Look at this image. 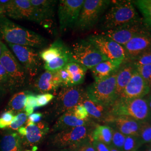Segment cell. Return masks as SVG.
<instances>
[{
  "label": "cell",
  "mask_w": 151,
  "mask_h": 151,
  "mask_svg": "<svg viewBox=\"0 0 151 151\" xmlns=\"http://www.w3.org/2000/svg\"><path fill=\"white\" fill-rule=\"evenodd\" d=\"M0 37L7 44L40 48L47 44L42 36L11 22L5 16L0 17Z\"/></svg>",
  "instance_id": "obj_1"
},
{
  "label": "cell",
  "mask_w": 151,
  "mask_h": 151,
  "mask_svg": "<svg viewBox=\"0 0 151 151\" xmlns=\"http://www.w3.org/2000/svg\"><path fill=\"white\" fill-rule=\"evenodd\" d=\"M109 9L102 19L101 27L104 31L114 30L128 25L140 19L131 1H118Z\"/></svg>",
  "instance_id": "obj_2"
},
{
  "label": "cell",
  "mask_w": 151,
  "mask_h": 151,
  "mask_svg": "<svg viewBox=\"0 0 151 151\" xmlns=\"http://www.w3.org/2000/svg\"><path fill=\"white\" fill-rule=\"evenodd\" d=\"M109 115L113 117L128 116L139 122H147L151 119L146 97L130 100L118 98L110 108Z\"/></svg>",
  "instance_id": "obj_3"
},
{
  "label": "cell",
  "mask_w": 151,
  "mask_h": 151,
  "mask_svg": "<svg viewBox=\"0 0 151 151\" xmlns=\"http://www.w3.org/2000/svg\"><path fill=\"white\" fill-rule=\"evenodd\" d=\"M118 70L108 78L95 81L90 85L85 90L87 96L95 103L106 108H111L118 98L116 91Z\"/></svg>",
  "instance_id": "obj_4"
},
{
  "label": "cell",
  "mask_w": 151,
  "mask_h": 151,
  "mask_svg": "<svg viewBox=\"0 0 151 151\" xmlns=\"http://www.w3.org/2000/svg\"><path fill=\"white\" fill-rule=\"evenodd\" d=\"M91 128L88 123L58 132L51 138L52 145L59 149L75 151L87 140L91 139ZM92 142V141H91Z\"/></svg>",
  "instance_id": "obj_5"
},
{
  "label": "cell",
  "mask_w": 151,
  "mask_h": 151,
  "mask_svg": "<svg viewBox=\"0 0 151 151\" xmlns=\"http://www.w3.org/2000/svg\"><path fill=\"white\" fill-rule=\"evenodd\" d=\"M111 3L108 0H85L76 23V29L86 31L94 27Z\"/></svg>",
  "instance_id": "obj_6"
},
{
  "label": "cell",
  "mask_w": 151,
  "mask_h": 151,
  "mask_svg": "<svg viewBox=\"0 0 151 151\" xmlns=\"http://www.w3.org/2000/svg\"><path fill=\"white\" fill-rule=\"evenodd\" d=\"M70 50L75 62L87 70H91L100 62L108 60L87 40L76 42L73 44Z\"/></svg>",
  "instance_id": "obj_7"
},
{
  "label": "cell",
  "mask_w": 151,
  "mask_h": 151,
  "mask_svg": "<svg viewBox=\"0 0 151 151\" xmlns=\"http://www.w3.org/2000/svg\"><path fill=\"white\" fill-rule=\"evenodd\" d=\"M2 65L9 76L11 91L17 90L24 86L27 80V73L15 55L5 44H2V53L0 58Z\"/></svg>",
  "instance_id": "obj_8"
},
{
  "label": "cell",
  "mask_w": 151,
  "mask_h": 151,
  "mask_svg": "<svg viewBox=\"0 0 151 151\" xmlns=\"http://www.w3.org/2000/svg\"><path fill=\"white\" fill-rule=\"evenodd\" d=\"M101 34L124 46L135 37L143 35H151V27L146 24L143 19L140 18L138 20L122 27L104 31Z\"/></svg>",
  "instance_id": "obj_9"
},
{
  "label": "cell",
  "mask_w": 151,
  "mask_h": 151,
  "mask_svg": "<svg viewBox=\"0 0 151 151\" xmlns=\"http://www.w3.org/2000/svg\"><path fill=\"white\" fill-rule=\"evenodd\" d=\"M86 91L80 86L63 87L55 100L54 113L56 116L73 109L82 104L85 96Z\"/></svg>",
  "instance_id": "obj_10"
},
{
  "label": "cell",
  "mask_w": 151,
  "mask_h": 151,
  "mask_svg": "<svg viewBox=\"0 0 151 151\" xmlns=\"http://www.w3.org/2000/svg\"><path fill=\"white\" fill-rule=\"evenodd\" d=\"M108 60L124 62L126 54L124 47L102 34L93 35L87 39Z\"/></svg>",
  "instance_id": "obj_11"
},
{
  "label": "cell",
  "mask_w": 151,
  "mask_h": 151,
  "mask_svg": "<svg viewBox=\"0 0 151 151\" xmlns=\"http://www.w3.org/2000/svg\"><path fill=\"white\" fill-rule=\"evenodd\" d=\"M12 53L31 77L37 75L40 70V57L34 49L27 46L8 44Z\"/></svg>",
  "instance_id": "obj_12"
},
{
  "label": "cell",
  "mask_w": 151,
  "mask_h": 151,
  "mask_svg": "<svg viewBox=\"0 0 151 151\" xmlns=\"http://www.w3.org/2000/svg\"><path fill=\"white\" fill-rule=\"evenodd\" d=\"M84 2V0L60 1L58 15L60 30H65L75 25Z\"/></svg>",
  "instance_id": "obj_13"
},
{
  "label": "cell",
  "mask_w": 151,
  "mask_h": 151,
  "mask_svg": "<svg viewBox=\"0 0 151 151\" xmlns=\"http://www.w3.org/2000/svg\"><path fill=\"white\" fill-rule=\"evenodd\" d=\"M5 15L12 19H25L37 22L35 10L30 0H0Z\"/></svg>",
  "instance_id": "obj_14"
},
{
  "label": "cell",
  "mask_w": 151,
  "mask_h": 151,
  "mask_svg": "<svg viewBox=\"0 0 151 151\" xmlns=\"http://www.w3.org/2000/svg\"><path fill=\"white\" fill-rule=\"evenodd\" d=\"M151 91L150 87L135 70L130 81L118 98L127 100L143 98L147 96Z\"/></svg>",
  "instance_id": "obj_15"
},
{
  "label": "cell",
  "mask_w": 151,
  "mask_h": 151,
  "mask_svg": "<svg viewBox=\"0 0 151 151\" xmlns=\"http://www.w3.org/2000/svg\"><path fill=\"white\" fill-rule=\"evenodd\" d=\"M26 135L22 137V144L25 147H37L45 138L49 131L48 124L45 122H40L37 124H26Z\"/></svg>",
  "instance_id": "obj_16"
},
{
  "label": "cell",
  "mask_w": 151,
  "mask_h": 151,
  "mask_svg": "<svg viewBox=\"0 0 151 151\" xmlns=\"http://www.w3.org/2000/svg\"><path fill=\"white\" fill-rule=\"evenodd\" d=\"M124 47L126 60L131 62L151 48V35H139L132 38Z\"/></svg>",
  "instance_id": "obj_17"
},
{
  "label": "cell",
  "mask_w": 151,
  "mask_h": 151,
  "mask_svg": "<svg viewBox=\"0 0 151 151\" xmlns=\"http://www.w3.org/2000/svg\"><path fill=\"white\" fill-rule=\"evenodd\" d=\"M113 123L116 130L125 136H138L140 122L128 116L113 117L110 115L106 120Z\"/></svg>",
  "instance_id": "obj_18"
},
{
  "label": "cell",
  "mask_w": 151,
  "mask_h": 151,
  "mask_svg": "<svg viewBox=\"0 0 151 151\" xmlns=\"http://www.w3.org/2000/svg\"><path fill=\"white\" fill-rule=\"evenodd\" d=\"M61 86V81L57 72L46 70L35 82V89L42 93L57 90Z\"/></svg>",
  "instance_id": "obj_19"
},
{
  "label": "cell",
  "mask_w": 151,
  "mask_h": 151,
  "mask_svg": "<svg viewBox=\"0 0 151 151\" xmlns=\"http://www.w3.org/2000/svg\"><path fill=\"white\" fill-rule=\"evenodd\" d=\"M88 124L86 120L77 119L73 113V110H68L62 114L56 123H55L52 131L53 132H59L64 130L75 128Z\"/></svg>",
  "instance_id": "obj_20"
},
{
  "label": "cell",
  "mask_w": 151,
  "mask_h": 151,
  "mask_svg": "<svg viewBox=\"0 0 151 151\" xmlns=\"http://www.w3.org/2000/svg\"><path fill=\"white\" fill-rule=\"evenodd\" d=\"M123 63L110 60L100 62L90 70L95 81L102 80L113 75L119 70V67Z\"/></svg>",
  "instance_id": "obj_21"
},
{
  "label": "cell",
  "mask_w": 151,
  "mask_h": 151,
  "mask_svg": "<svg viewBox=\"0 0 151 151\" xmlns=\"http://www.w3.org/2000/svg\"><path fill=\"white\" fill-rule=\"evenodd\" d=\"M34 7L37 17V22L40 23L51 18L54 14L56 1L30 0Z\"/></svg>",
  "instance_id": "obj_22"
},
{
  "label": "cell",
  "mask_w": 151,
  "mask_h": 151,
  "mask_svg": "<svg viewBox=\"0 0 151 151\" xmlns=\"http://www.w3.org/2000/svg\"><path fill=\"white\" fill-rule=\"evenodd\" d=\"M135 70V65L127 60L119 67L116 79V91L118 97L129 82Z\"/></svg>",
  "instance_id": "obj_23"
},
{
  "label": "cell",
  "mask_w": 151,
  "mask_h": 151,
  "mask_svg": "<svg viewBox=\"0 0 151 151\" xmlns=\"http://www.w3.org/2000/svg\"><path fill=\"white\" fill-rule=\"evenodd\" d=\"M82 104L86 109L88 115L99 120L106 121L109 116L110 108H106L101 105L91 101L87 96L86 93Z\"/></svg>",
  "instance_id": "obj_24"
},
{
  "label": "cell",
  "mask_w": 151,
  "mask_h": 151,
  "mask_svg": "<svg viewBox=\"0 0 151 151\" xmlns=\"http://www.w3.org/2000/svg\"><path fill=\"white\" fill-rule=\"evenodd\" d=\"M65 69L70 77V86H79L85 80L87 70L76 62H70L65 65Z\"/></svg>",
  "instance_id": "obj_25"
},
{
  "label": "cell",
  "mask_w": 151,
  "mask_h": 151,
  "mask_svg": "<svg viewBox=\"0 0 151 151\" xmlns=\"http://www.w3.org/2000/svg\"><path fill=\"white\" fill-rule=\"evenodd\" d=\"M68 48L62 40H57L48 48L43 50L40 54V57L45 63H48L62 55Z\"/></svg>",
  "instance_id": "obj_26"
},
{
  "label": "cell",
  "mask_w": 151,
  "mask_h": 151,
  "mask_svg": "<svg viewBox=\"0 0 151 151\" xmlns=\"http://www.w3.org/2000/svg\"><path fill=\"white\" fill-rule=\"evenodd\" d=\"M21 137L16 133H8L0 141V151H22Z\"/></svg>",
  "instance_id": "obj_27"
},
{
  "label": "cell",
  "mask_w": 151,
  "mask_h": 151,
  "mask_svg": "<svg viewBox=\"0 0 151 151\" xmlns=\"http://www.w3.org/2000/svg\"><path fill=\"white\" fill-rule=\"evenodd\" d=\"M72 62H75V60L73 58L71 50L68 48L63 54L55 59L48 63H45L44 68L48 71L55 72L65 68L66 65Z\"/></svg>",
  "instance_id": "obj_28"
},
{
  "label": "cell",
  "mask_w": 151,
  "mask_h": 151,
  "mask_svg": "<svg viewBox=\"0 0 151 151\" xmlns=\"http://www.w3.org/2000/svg\"><path fill=\"white\" fill-rule=\"evenodd\" d=\"M29 92L28 91H23L15 93L9 102L8 110L17 114L23 113L25 111L27 95Z\"/></svg>",
  "instance_id": "obj_29"
},
{
  "label": "cell",
  "mask_w": 151,
  "mask_h": 151,
  "mask_svg": "<svg viewBox=\"0 0 151 151\" xmlns=\"http://www.w3.org/2000/svg\"><path fill=\"white\" fill-rule=\"evenodd\" d=\"M113 137V129L107 125H97L92 132L91 141H98L111 146Z\"/></svg>",
  "instance_id": "obj_30"
},
{
  "label": "cell",
  "mask_w": 151,
  "mask_h": 151,
  "mask_svg": "<svg viewBox=\"0 0 151 151\" xmlns=\"http://www.w3.org/2000/svg\"><path fill=\"white\" fill-rule=\"evenodd\" d=\"M143 16V20L151 27V0H137L133 1Z\"/></svg>",
  "instance_id": "obj_31"
},
{
  "label": "cell",
  "mask_w": 151,
  "mask_h": 151,
  "mask_svg": "<svg viewBox=\"0 0 151 151\" xmlns=\"http://www.w3.org/2000/svg\"><path fill=\"white\" fill-rule=\"evenodd\" d=\"M139 138L142 144L151 142V123L148 121L140 122L138 133Z\"/></svg>",
  "instance_id": "obj_32"
},
{
  "label": "cell",
  "mask_w": 151,
  "mask_h": 151,
  "mask_svg": "<svg viewBox=\"0 0 151 151\" xmlns=\"http://www.w3.org/2000/svg\"><path fill=\"white\" fill-rule=\"evenodd\" d=\"M142 145L143 144L138 136H126L122 151H137Z\"/></svg>",
  "instance_id": "obj_33"
},
{
  "label": "cell",
  "mask_w": 151,
  "mask_h": 151,
  "mask_svg": "<svg viewBox=\"0 0 151 151\" xmlns=\"http://www.w3.org/2000/svg\"><path fill=\"white\" fill-rule=\"evenodd\" d=\"M137 70L151 89V65L135 66Z\"/></svg>",
  "instance_id": "obj_34"
},
{
  "label": "cell",
  "mask_w": 151,
  "mask_h": 151,
  "mask_svg": "<svg viewBox=\"0 0 151 151\" xmlns=\"http://www.w3.org/2000/svg\"><path fill=\"white\" fill-rule=\"evenodd\" d=\"M38 108L37 104V96L35 95L32 92L30 91L27 94V103L25 105V113L29 116L32 114L36 108Z\"/></svg>",
  "instance_id": "obj_35"
},
{
  "label": "cell",
  "mask_w": 151,
  "mask_h": 151,
  "mask_svg": "<svg viewBox=\"0 0 151 151\" xmlns=\"http://www.w3.org/2000/svg\"><path fill=\"white\" fill-rule=\"evenodd\" d=\"M126 136L116 130L113 129V137L111 146L122 151Z\"/></svg>",
  "instance_id": "obj_36"
},
{
  "label": "cell",
  "mask_w": 151,
  "mask_h": 151,
  "mask_svg": "<svg viewBox=\"0 0 151 151\" xmlns=\"http://www.w3.org/2000/svg\"><path fill=\"white\" fill-rule=\"evenodd\" d=\"M135 66L151 65V48L140 54L135 60L131 61Z\"/></svg>",
  "instance_id": "obj_37"
},
{
  "label": "cell",
  "mask_w": 151,
  "mask_h": 151,
  "mask_svg": "<svg viewBox=\"0 0 151 151\" xmlns=\"http://www.w3.org/2000/svg\"><path fill=\"white\" fill-rule=\"evenodd\" d=\"M14 114L11 111H6L1 114L0 116V129H5L13 122L15 118Z\"/></svg>",
  "instance_id": "obj_38"
},
{
  "label": "cell",
  "mask_w": 151,
  "mask_h": 151,
  "mask_svg": "<svg viewBox=\"0 0 151 151\" xmlns=\"http://www.w3.org/2000/svg\"><path fill=\"white\" fill-rule=\"evenodd\" d=\"M27 116L25 113L17 114L15 116L13 122L9 127V128L12 130H18L22 127L27 121Z\"/></svg>",
  "instance_id": "obj_39"
},
{
  "label": "cell",
  "mask_w": 151,
  "mask_h": 151,
  "mask_svg": "<svg viewBox=\"0 0 151 151\" xmlns=\"http://www.w3.org/2000/svg\"><path fill=\"white\" fill-rule=\"evenodd\" d=\"M0 83L6 90H11V83L6 70L0 63Z\"/></svg>",
  "instance_id": "obj_40"
},
{
  "label": "cell",
  "mask_w": 151,
  "mask_h": 151,
  "mask_svg": "<svg viewBox=\"0 0 151 151\" xmlns=\"http://www.w3.org/2000/svg\"><path fill=\"white\" fill-rule=\"evenodd\" d=\"M74 115L77 119L86 120L88 117V113L86 109L82 104H79L73 109Z\"/></svg>",
  "instance_id": "obj_41"
},
{
  "label": "cell",
  "mask_w": 151,
  "mask_h": 151,
  "mask_svg": "<svg viewBox=\"0 0 151 151\" xmlns=\"http://www.w3.org/2000/svg\"><path fill=\"white\" fill-rule=\"evenodd\" d=\"M54 98V95L49 93H42L37 95L38 108L46 106Z\"/></svg>",
  "instance_id": "obj_42"
},
{
  "label": "cell",
  "mask_w": 151,
  "mask_h": 151,
  "mask_svg": "<svg viewBox=\"0 0 151 151\" xmlns=\"http://www.w3.org/2000/svg\"><path fill=\"white\" fill-rule=\"evenodd\" d=\"M57 72L61 81V86L63 87L70 86V76L65 68Z\"/></svg>",
  "instance_id": "obj_43"
},
{
  "label": "cell",
  "mask_w": 151,
  "mask_h": 151,
  "mask_svg": "<svg viewBox=\"0 0 151 151\" xmlns=\"http://www.w3.org/2000/svg\"><path fill=\"white\" fill-rule=\"evenodd\" d=\"M42 116V114L40 113H32L28 116V119L26 122V124H37L40 122Z\"/></svg>",
  "instance_id": "obj_44"
},
{
  "label": "cell",
  "mask_w": 151,
  "mask_h": 151,
  "mask_svg": "<svg viewBox=\"0 0 151 151\" xmlns=\"http://www.w3.org/2000/svg\"><path fill=\"white\" fill-rule=\"evenodd\" d=\"M92 146L96 151H110V146H108L98 141H92Z\"/></svg>",
  "instance_id": "obj_45"
},
{
  "label": "cell",
  "mask_w": 151,
  "mask_h": 151,
  "mask_svg": "<svg viewBox=\"0 0 151 151\" xmlns=\"http://www.w3.org/2000/svg\"><path fill=\"white\" fill-rule=\"evenodd\" d=\"M75 151H96L93 146H92V142L90 140H87L83 143L82 145L78 147Z\"/></svg>",
  "instance_id": "obj_46"
},
{
  "label": "cell",
  "mask_w": 151,
  "mask_h": 151,
  "mask_svg": "<svg viewBox=\"0 0 151 151\" xmlns=\"http://www.w3.org/2000/svg\"><path fill=\"white\" fill-rule=\"evenodd\" d=\"M17 131H18L19 134L21 135L20 137H24L25 135H26L27 128L25 127H22L17 130Z\"/></svg>",
  "instance_id": "obj_47"
},
{
  "label": "cell",
  "mask_w": 151,
  "mask_h": 151,
  "mask_svg": "<svg viewBox=\"0 0 151 151\" xmlns=\"http://www.w3.org/2000/svg\"><path fill=\"white\" fill-rule=\"evenodd\" d=\"M147 102H148V107H149V109H150V114H151V91L150 93L147 96V97H146Z\"/></svg>",
  "instance_id": "obj_48"
},
{
  "label": "cell",
  "mask_w": 151,
  "mask_h": 151,
  "mask_svg": "<svg viewBox=\"0 0 151 151\" xmlns=\"http://www.w3.org/2000/svg\"><path fill=\"white\" fill-rule=\"evenodd\" d=\"M5 11L3 6L0 4V17L2 16H5Z\"/></svg>",
  "instance_id": "obj_49"
},
{
  "label": "cell",
  "mask_w": 151,
  "mask_h": 151,
  "mask_svg": "<svg viewBox=\"0 0 151 151\" xmlns=\"http://www.w3.org/2000/svg\"><path fill=\"white\" fill-rule=\"evenodd\" d=\"M7 91L5 89L2 87L1 84L0 83V96H2L4 93H5Z\"/></svg>",
  "instance_id": "obj_50"
},
{
  "label": "cell",
  "mask_w": 151,
  "mask_h": 151,
  "mask_svg": "<svg viewBox=\"0 0 151 151\" xmlns=\"http://www.w3.org/2000/svg\"><path fill=\"white\" fill-rule=\"evenodd\" d=\"M110 151H121L119 150L118 149L112 146H110Z\"/></svg>",
  "instance_id": "obj_51"
},
{
  "label": "cell",
  "mask_w": 151,
  "mask_h": 151,
  "mask_svg": "<svg viewBox=\"0 0 151 151\" xmlns=\"http://www.w3.org/2000/svg\"><path fill=\"white\" fill-rule=\"evenodd\" d=\"M2 44H3V43H2V42L0 40V58L1 57L2 53Z\"/></svg>",
  "instance_id": "obj_52"
},
{
  "label": "cell",
  "mask_w": 151,
  "mask_h": 151,
  "mask_svg": "<svg viewBox=\"0 0 151 151\" xmlns=\"http://www.w3.org/2000/svg\"><path fill=\"white\" fill-rule=\"evenodd\" d=\"M57 151H70V150H67V149H60V150Z\"/></svg>",
  "instance_id": "obj_53"
},
{
  "label": "cell",
  "mask_w": 151,
  "mask_h": 151,
  "mask_svg": "<svg viewBox=\"0 0 151 151\" xmlns=\"http://www.w3.org/2000/svg\"><path fill=\"white\" fill-rule=\"evenodd\" d=\"M145 151H151V148H150L149 147H148Z\"/></svg>",
  "instance_id": "obj_54"
},
{
  "label": "cell",
  "mask_w": 151,
  "mask_h": 151,
  "mask_svg": "<svg viewBox=\"0 0 151 151\" xmlns=\"http://www.w3.org/2000/svg\"><path fill=\"white\" fill-rule=\"evenodd\" d=\"M148 147L151 149V142H150V147Z\"/></svg>",
  "instance_id": "obj_55"
},
{
  "label": "cell",
  "mask_w": 151,
  "mask_h": 151,
  "mask_svg": "<svg viewBox=\"0 0 151 151\" xmlns=\"http://www.w3.org/2000/svg\"></svg>",
  "instance_id": "obj_56"
},
{
  "label": "cell",
  "mask_w": 151,
  "mask_h": 151,
  "mask_svg": "<svg viewBox=\"0 0 151 151\" xmlns=\"http://www.w3.org/2000/svg\"><path fill=\"white\" fill-rule=\"evenodd\" d=\"M138 151V150H137V151Z\"/></svg>",
  "instance_id": "obj_57"
}]
</instances>
